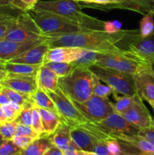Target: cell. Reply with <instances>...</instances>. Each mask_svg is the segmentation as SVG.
I'll return each mask as SVG.
<instances>
[{"mask_svg":"<svg viewBox=\"0 0 154 155\" xmlns=\"http://www.w3.org/2000/svg\"><path fill=\"white\" fill-rule=\"evenodd\" d=\"M87 51V49L75 47L59 46L49 48L45 55L43 64L51 61L71 63L80 58Z\"/></svg>","mask_w":154,"mask_h":155,"instance_id":"15","label":"cell"},{"mask_svg":"<svg viewBox=\"0 0 154 155\" xmlns=\"http://www.w3.org/2000/svg\"><path fill=\"white\" fill-rule=\"evenodd\" d=\"M22 149L17 146L12 140H5L0 146V155H13L21 153Z\"/></svg>","mask_w":154,"mask_h":155,"instance_id":"34","label":"cell"},{"mask_svg":"<svg viewBox=\"0 0 154 155\" xmlns=\"http://www.w3.org/2000/svg\"><path fill=\"white\" fill-rule=\"evenodd\" d=\"M43 155H64L63 151L56 147L54 145H52L45 153Z\"/></svg>","mask_w":154,"mask_h":155,"instance_id":"49","label":"cell"},{"mask_svg":"<svg viewBox=\"0 0 154 155\" xmlns=\"http://www.w3.org/2000/svg\"><path fill=\"white\" fill-rule=\"evenodd\" d=\"M45 39L27 42H15L6 39H0V59L5 61L11 60L27 50L39 45Z\"/></svg>","mask_w":154,"mask_h":155,"instance_id":"14","label":"cell"},{"mask_svg":"<svg viewBox=\"0 0 154 155\" xmlns=\"http://www.w3.org/2000/svg\"><path fill=\"white\" fill-rule=\"evenodd\" d=\"M153 13H154V8H153Z\"/></svg>","mask_w":154,"mask_h":155,"instance_id":"62","label":"cell"},{"mask_svg":"<svg viewBox=\"0 0 154 155\" xmlns=\"http://www.w3.org/2000/svg\"><path fill=\"white\" fill-rule=\"evenodd\" d=\"M13 1L14 0H0V6L12 5Z\"/></svg>","mask_w":154,"mask_h":155,"instance_id":"53","label":"cell"},{"mask_svg":"<svg viewBox=\"0 0 154 155\" xmlns=\"http://www.w3.org/2000/svg\"><path fill=\"white\" fill-rule=\"evenodd\" d=\"M107 146L109 151L113 155H119L122 151L120 143L115 139L109 140L107 142Z\"/></svg>","mask_w":154,"mask_h":155,"instance_id":"47","label":"cell"},{"mask_svg":"<svg viewBox=\"0 0 154 155\" xmlns=\"http://www.w3.org/2000/svg\"><path fill=\"white\" fill-rule=\"evenodd\" d=\"M33 140L34 139L33 138L20 134H15V136L12 139L14 143L22 150L27 148Z\"/></svg>","mask_w":154,"mask_h":155,"instance_id":"40","label":"cell"},{"mask_svg":"<svg viewBox=\"0 0 154 155\" xmlns=\"http://www.w3.org/2000/svg\"><path fill=\"white\" fill-rule=\"evenodd\" d=\"M113 139L119 142L131 145L140 151L147 154L154 155V145L144 138L135 135V136H128V135H120V136H113Z\"/></svg>","mask_w":154,"mask_h":155,"instance_id":"22","label":"cell"},{"mask_svg":"<svg viewBox=\"0 0 154 155\" xmlns=\"http://www.w3.org/2000/svg\"><path fill=\"white\" fill-rule=\"evenodd\" d=\"M127 50L143 63L149 65V62L154 59V31L146 37H139L131 42Z\"/></svg>","mask_w":154,"mask_h":155,"instance_id":"16","label":"cell"},{"mask_svg":"<svg viewBox=\"0 0 154 155\" xmlns=\"http://www.w3.org/2000/svg\"><path fill=\"white\" fill-rule=\"evenodd\" d=\"M113 89L108 85H104L101 81L95 76L94 80L93 95L101 98H108L110 95H113Z\"/></svg>","mask_w":154,"mask_h":155,"instance_id":"32","label":"cell"},{"mask_svg":"<svg viewBox=\"0 0 154 155\" xmlns=\"http://www.w3.org/2000/svg\"><path fill=\"white\" fill-rule=\"evenodd\" d=\"M33 101H30L26 103L20 112L14 122L17 124H22V125L31 127L32 124V112H33Z\"/></svg>","mask_w":154,"mask_h":155,"instance_id":"29","label":"cell"},{"mask_svg":"<svg viewBox=\"0 0 154 155\" xmlns=\"http://www.w3.org/2000/svg\"><path fill=\"white\" fill-rule=\"evenodd\" d=\"M49 45L45 42V40H44L39 45L27 50L17 57L8 61V62L42 65L45 54H46L47 51L49 49Z\"/></svg>","mask_w":154,"mask_h":155,"instance_id":"18","label":"cell"},{"mask_svg":"<svg viewBox=\"0 0 154 155\" xmlns=\"http://www.w3.org/2000/svg\"><path fill=\"white\" fill-rule=\"evenodd\" d=\"M36 80L38 89L45 92H56L59 88V77L45 65L40 67L36 76Z\"/></svg>","mask_w":154,"mask_h":155,"instance_id":"19","label":"cell"},{"mask_svg":"<svg viewBox=\"0 0 154 155\" xmlns=\"http://www.w3.org/2000/svg\"><path fill=\"white\" fill-rule=\"evenodd\" d=\"M128 122L139 129L152 126V118L137 93L133 95V102L126 110L121 114Z\"/></svg>","mask_w":154,"mask_h":155,"instance_id":"11","label":"cell"},{"mask_svg":"<svg viewBox=\"0 0 154 155\" xmlns=\"http://www.w3.org/2000/svg\"><path fill=\"white\" fill-rule=\"evenodd\" d=\"M51 138L53 145L63 151L72 141L69 126L62 120L56 131L51 135Z\"/></svg>","mask_w":154,"mask_h":155,"instance_id":"23","label":"cell"},{"mask_svg":"<svg viewBox=\"0 0 154 155\" xmlns=\"http://www.w3.org/2000/svg\"><path fill=\"white\" fill-rule=\"evenodd\" d=\"M72 102L85 117L92 123L101 122L115 112L113 103L108 98L93 95L85 102Z\"/></svg>","mask_w":154,"mask_h":155,"instance_id":"8","label":"cell"},{"mask_svg":"<svg viewBox=\"0 0 154 155\" xmlns=\"http://www.w3.org/2000/svg\"><path fill=\"white\" fill-rule=\"evenodd\" d=\"M8 73L5 71L4 67H0V81H2L3 80L6 78Z\"/></svg>","mask_w":154,"mask_h":155,"instance_id":"51","label":"cell"},{"mask_svg":"<svg viewBox=\"0 0 154 155\" xmlns=\"http://www.w3.org/2000/svg\"><path fill=\"white\" fill-rule=\"evenodd\" d=\"M154 13L149 12L143 15V17L140 21V37H146L154 31Z\"/></svg>","mask_w":154,"mask_h":155,"instance_id":"28","label":"cell"},{"mask_svg":"<svg viewBox=\"0 0 154 155\" xmlns=\"http://www.w3.org/2000/svg\"><path fill=\"white\" fill-rule=\"evenodd\" d=\"M2 39L27 42L45 39V37L28 12H24L17 18L14 25Z\"/></svg>","mask_w":154,"mask_h":155,"instance_id":"7","label":"cell"},{"mask_svg":"<svg viewBox=\"0 0 154 155\" xmlns=\"http://www.w3.org/2000/svg\"><path fill=\"white\" fill-rule=\"evenodd\" d=\"M2 81H0V91L2 90Z\"/></svg>","mask_w":154,"mask_h":155,"instance_id":"59","label":"cell"},{"mask_svg":"<svg viewBox=\"0 0 154 155\" xmlns=\"http://www.w3.org/2000/svg\"><path fill=\"white\" fill-rule=\"evenodd\" d=\"M18 17H8L0 19V39L4 37L10 29L14 25Z\"/></svg>","mask_w":154,"mask_h":155,"instance_id":"35","label":"cell"},{"mask_svg":"<svg viewBox=\"0 0 154 155\" xmlns=\"http://www.w3.org/2000/svg\"><path fill=\"white\" fill-rule=\"evenodd\" d=\"M11 102L8 97L2 92L0 91V104L1 105H5V104H8Z\"/></svg>","mask_w":154,"mask_h":155,"instance_id":"50","label":"cell"},{"mask_svg":"<svg viewBox=\"0 0 154 155\" xmlns=\"http://www.w3.org/2000/svg\"><path fill=\"white\" fill-rule=\"evenodd\" d=\"M39 0H14L12 5L22 12H27L33 10Z\"/></svg>","mask_w":154,"mask_h":155,"instance_id":"37","label":"cell"},{"mask_svg":"<svg viewBox=\"0 0 154 155\" xmlns=\"http://www.w3.org/2000/svg\"><path fill=\"white\" fill-rule=\"evenodd\" d=\"M5 62L6 61H5L4 60H2V59H0V67H2Z\"/></svg>","mask_w":154,"mask_h":155,"instance_id":"57","label":"cell"},{"mask_svg":"<svg viewBox=\"0 0 154 155\" xmlns=\"http://www.w3.org/2000/svg\"><path fill=\"white\" fill-rule=\"evenodd\" d=\"M27 12L41 30L44 37L90 30L82 27L78 23L57 14L34 9Z\"/></svg>","mask_w":154,"mask_h":155,"instance_id":"4","label":"cell"},{"mask_svg":"<svg viewBox=\"0 0 154 155\" xmlns=\"http://www.w3.org/2000/svg\"><path fill=\"white\" fill-rule=\"evenodd\" d=\"M6 122H7V120H6V118L5 117L4 113H3L2 109V105L0 104V125H2V124H5Z\"/></svg>","mask_w":154,"mask_h":155,"instance_id":"52","label":"cell"},{"mask_svg":"<svg viewBox=\"0 0 154 155\" xmlns=\"http://www.w3.org/2000/svg\"><path fill=\"white\" fill-rule=\"evenodd\" d=\"M149 104H150V105H151V107H152V108L154 109V102H150V103H149Z\"/></svg>","mask_w":154,"mask_h":155,"instance_id":"58","label":"cell"},{"mask_svg":"<svg viewBox=\"0 0 154 155\" xmlns=\"http://www.w3.org/2000/svg\"><path fill=\"white\" fill-rule=\"evenodd\" d=\"M4 141H5V139H3V137L1 136V134H0V146H1V145L3 143V142H4Z\"/></svg>","mask_w":154,"mask_h":155,"instance_id":"56","label":"cell"},{"mask_svg":"<svg viewBox=\"0 0 154 155\" xmlns=\"http://www.w3.org/2000/svg\"><path fill=\"white\" fill-rule=\"evenodd\" d=\"M89 69L95 75L113 89V93L133 96L137 93L134 75L111 68L93 65Z\"/></svg>","mask_w":154,"mask_h":155,"instance_id":"5","label":"cell"},{"mask_svg":"<svg viewBox=\"0 0 154 155\" xmlns=\"http://www.w3.org/2000/svg\"><path fill=\"white\" fill-rule=\"evenodd\" d=\"M2 111L4 113L7 122H14L17 119L20 112H21L19 110H15L14 108L11 107L9 104L2 105Z\"/></svg>","mask_w":154,"mask_h":155,"instance_id":"42","label":"cell"},{"mask_svg":"<svg viewBox=\"0 0 154 155\" xmlns=\"http://www.w3.org/2000/svg\"><path fill=\"white\" fill-rule=\"evenodd\" d=\"M80 148L75 145L73 141H71L69 142L67 148L63 151L64 155H80Z\"/></svg>","mask_w":154,"mask_h":155,"instance_id":"48","label":"cell"},{"mask_svg":"<svg viewBox=\"0 0 154 155\" xmlns=\"http://www.w3.org/2000/svg\"><path fill=\"white\" fill-rule=\"evenodd\" d=\"M113 95L116 101V103H113L115 112L120 114L126 110L133 102V96H128V95L120 96L119 94L116 93H113Z\"/></svg>","mask_w":154,"mask_h":155,"instance_id":"30","label":"cell"},{"mask_svg":"<svg viewBox=\"0 0 154 155\" xmlns=\"http://www.w3.org/2000/svg\"><path fill=\"white\" fill-rule=\"evenodd\" d=\"M122 23L119 21H108L104 22V30L107 33H113L119 32L122 28Z\"/></svg>","mask_w":154,"mask_h":155,"instance_id":"44","label":"cell"},{"mask_svg":"<svg viewBox=\"0 0 154 155\" xmlns=\"http://www.w3.org/2000/svg\"><path fill=\"white\" fill-rule=\"evenodd\" d=\"M102 54L103 52L88 50L80 58L71 62V64L75 68H90L91 66L96 64Z\"/></svg>","mask_w":154,"mask_h":155,"instance_id":"26","label":"cell"},{"mask_svg":"<svg viewBox=\"0 0 154 155\" xmlns=\"http://www.w3.org/2000/svg\"><path fill=\"white\" fill-rule=\"evenodd\" d=\"M79 3L81 7L90 8L101 11L113 10V9H124L140 14V10L134 3L130 0H75Z\"/></svg>","mask_w":154,"mask_h":155,"instance_id":"13","label":"cell"},{"mask_svg":"<svg viewBox=\"0 0 154 155\" xmlns=\"http://www.w3.org/2000/svg\"><path fill=\"white\" fill-rule=\"evenodd\" d=\"M46 93L54 101L62 120L69 127L88 121L75 107L72 100L68 98L60 88L56 92H48Z\"/></svg>","mask_w":154,"mask_h":155,"instance_id":"9","label":"cell"},{"mask_svg":"<svg viewBox=\"0 0 154 155\" xmlns=\"http://www.w3.org/2000/svg\"><path fill=\"white\" fill-rule=\"evenodd\" d=\"M10 99L11 101L12 102H15L17 104H20L23 107L26 103L29 102V101H32L31 100V96L27 95H24V94L20 93V92H17V91L13 90L11 89H9V88L5 87L3 86L2 90Z\"/></svg>","mask_w":154,"mask_h":155,"instance_id":"31","label":"cell"},{"mask_svg":"<svg viewBox=\"0 0 154 155\" xmlns=\"http://www.w3.org/2000/svg\"><path fill=\"white\" fill-rule=\"evenodd\" d=\"M107 142H98L94 146L92 152L98 155H113L109 151L107 146Z\"/></svg>","mask_w":154,"mask_h":155,"instance_id":"46","label":"cell"},{"mask_svg":"<svg viewBox=\"0 0 154 155\" xmlns=\"http://www.w3.org/2000/svg\"><path fill=\"white\" fill-rule=\"evenodd\" d=\"M13 155H23L21 153H18V154H13Z\"/></svg>","mask_w":154,"mask_h":155,"instance_id":"61","label":"cell"},{"mask_svg":"<svg viewBox=\"0 0 154 155\" xmlns=\"http://www.w3.org/2000/svg\"><path fill=\"white\" fill-rule=\"evenodd\" d=\"M95 78L89 68H75L70 74L59 78L58 86L72 101L85 102L93 95Z\"/></svg>","mask_w":154,"mask_h":155,"instance_id":"3","label":"cell"},{"mask_svg":"<svg viewBox=\"0 0 154 155\" xmlns=\"http://www.w3.org/2000/svg\"><path fill=\"white\" fill-rule=\"evenodd\" d=\"M33 107L37 110L40 115L45 134L52 135L61 123V117L58 114L51 110L36 107V106H33Z\"/></svg>","mask_w":154,"mask_h":155,"instance_id":"21","label":"cell"},{"mask_svg":"<svg viewBox=\"0 0 154 155\" xmlns=\"http://www.w3.org/2000/svg\"><path fill=\"white\" fill-rule=\"evenodd\" d=\"M135 75L149 65L143 63L134 54L127 49L119 52L103 53L96 64Z\"/></svg>","mask_w":154,"mask_h":155,"instance_id":"6","label":"cell"},{"mask_svg":"<svg viewBox=\"0 0 154 155\" xmlns=\"http://www.w3.org/2000/svg\"><path fill=\"white\" fill-rule=\"evenodd\" d=\"M119 143L121 145L122 151L119 155H151L147 154V153L143 152V151H140V150L137 149V148L131 146V145H127V144L122 143L120 142H119Z\"/></svg>","mask_w":154,"mask_h":155,"instance_id":"41","label":"cell"},{"mask_svg":"<svg viewBox=\"0 0 154 155\" xmlns=\"http://www.w3.org/2000/svg\"><path fill=\"white\" fill-rule=\"evenodd\" d=\"M152 126L154 127V117H152Z\"/></svg>","mask_w":154,"mask_h":155,"instance_id":"60","label":"cell"},{"mask_svg":"<svg viewBox=\"0 0 154 155\" xmlns=\"http://www.w3.org/2000/svg\"><path fill=\"white\" fill-rule=\"evenodd\" d=\"M80 155H98L95 153L91 152V151H80Z\"/></svg>","mask_w":154,"mask_h":155,"instance_id":"54","label":"cell"},{"mask_svg":"<svg viewBox=\"0 0 154 155\" xmlns=\"http://www.w3.org/2000/svg\"><path fill=\"white\" fill-rule=\"evenodd\" d=\"M43 65L51 70L54 74H57L59 78L68 76L75 68V67L73 64H72L71 63H67V62L51 61Z\"/></svg>","mask_w":154,"mask_h":155,"instance_id":"27","label":"cell"},{"mask_svg":"<svg viewBox=\"0 0 154 155\" xmlns=\"http://www.w3.org/2000/svg\"><path fill=\"white\" fill-rule=\"evenodd\" d=\"M16 134L24 135V136H29V137H31L34 139H37V138H39V136H40V135H39L37 133H36L31 127L22 125V124H18V125H17Z\"/></svg>","mask_w":154,"mask_h":155,"instance_id":"43","label":"cell"},{"mask_svg":"<svg viewBox=\"0 0 154 155\" xmlns=\"http://www.w3.org/2000/svg\"><path fill=\"white\" fill-rule=\"evenodd\" d=\"M149 68L150 71L154 74V59H152V61L149 62Z\"/></svg>","mask_w":154,"mask_h":155,"instance_id":"55","label":"cell"},{"mask_svg":"<svg viewBox=\"0 0 154 155\" xmlns=\"http://www.w3.org/2000/svg\"><path fill=\"white\" fill-rule=\"evenodd\" d=\"M53 145L51 135L42 134L21 151L23 155H43Z\"/></svg>","mask_w":154,"mask_h":155,"instance_id":"20","label":"cell"},{"mask_svg":"<svg viewBox=\"0 0 154 155\" xmlns=\"http://www.w3.org/2000/svg\"><path fill=\"white\" fill-rule=\"evenodd\" d=\"M2 85L5 87L30 96L33 95L38 89L36 77L10 73H8L6 78L2 81Z\"/></svg>","mask_w":154,"mask_h":155,"instance_id":"12","label":"cell"},{"mask_svg":"<svg viewBox=\"0 0 154 155\" xmlns=\"http://www.w3.org/2000/svg\"><path fill=\"white\" fill-rule=\"evenodd\" d=\"M140 8V14L145 15L149 12H153L154 0H130Z\"/></svg>","mask_w":154,"mask_h":155,"instance_id":"38","label":"cell"},{"mask_svg":"<svg viewBox=\"0 0 154 155\" xmlns=\"http://www.w3.org/2000/svg\"><path fill=\"white\" fill-rule=\"evenodd\" d=\"M140 37L139 29L121 30L110 33L105 30H90L79 33L56 36H45L50 48L59 46L75 47L103 53L119 52L127 49L128 45Z\"/></svg>","mask_w":154,"mask_h":155,"instance_id":"1","label":"cell"},{"mask_svg":"<svg viewBox=\"0 0 154 155\" xmlns=\"http://www.w3.org/2000/svg\"><path fill=\"white\" fill-rule=\"evenodd\" d=\"M31 127L36 133H37L40 136L42 134H45L40 115H39V112L37 111V110L34 107H33V112H32Z\"/></svg>","mask_w":154,"mask_h":155,"instance_id":"36","label":"cell"},{"mask_svg":"<svg viewBox=\"0 0 154 155\" xmlns=\"http://www.w3.org/2000/svg\"><path fill=\"white\" fill-rule=\"evenodd\" d=\"M31 100L33 101V106L51 110V111L54 112V113L59 115V113L57 111V109L56 107V105L54 104V101L51 100L49 95L42 89H38L36 91V92L33 95H31Z\"/></svg>","mask_w":154,"mask_h":155,"instance_id":"25","label":"cell"},{"mask_svg":"<svg viewBox=\"0 0 154 155\" xmlns=\"http://www.w3.org/2000/svg\"><path fill=\"white\" fill-rule=\"evenodd\" d=\"M42 65H34V64H27L21 63H11L6 61L4 64L5 71L7 73L19 75L26 76H33L36 77L38 71Z\"/></svg>","mask_w":154,"mask_h":155,"instance_id":"24","label":"cell"},{"mask_svg":"<svg viewBox=\"0 0 154 155\" xmlns=\"http://www.w3.org/2000/svg\"><path fill=\"white\" fill-rule=\"evenodd\" d=\"M22 12H24L12 5L0 6V19L8 17H18Z\"/></svg>","mask_w":154,"mask_h":155,"instance_id":"39","label":"cell"},{"mask_svg":"<svg viewBox=\"0 0 154 155\" xmlns=\"http://www.w3.org/2000/svg\"><path fill=\"white\" fill-rule=\"evenodd\" d=\"M138 136L144 138L147 141H149L151 144L154 145V127L151 126L146 128H142L139 130Z\"/></svg>","mask_w":154,"mask_h":155,"instance_id":"45","label":"cell"},{"mask_svg":"<svg viewBox=\"0 0 154 155\" xmlns=\"http://www.w3.org/2000/svg\"><path fill=\"white\" fill-rule=\"evenodd\" d=\"M137 93L148 103L154 102V74L149 66L134 75Z\"/></svg>","mask_w":154,"mask_h":155,"instance_id":"17","label":"cell"},{"mask_svg":"<svg viewBox=\"0 0 154 155\" xmlns=\"http://www.w3.org/2000/svg\"><path fill=\"white\" fill-rule=\"evenodd\" d=\"M95 124L111 137L120 135L135 136L138 135L140 130L128 122L120 114L116 112L112 113L101 122Z\"/></svg>","mask_w":154,"mask_h":155,"instance_id":"10","label":"cell"},{"mask_svg":"<svg viewBox=\"0 0 154 155\" xmlns=\"http://www.w3.org/2000/svg\"><path fill=\"white\" fill-rule=\"evenodd\" d=\"M33 9L51 12L65 17L88 30H104L105 21L83 12L79 3L75 0H39Z\"/></svg>","mask_w":154,"mask_h":155,"instance_id":"2","label":"cell"},{"mask_svg":"<svg viewBox=\"0 0 154 155\" xmlns=\"http://www.w3.org/2000/svg\"><path fill=\"white\" fill-rule=\"evenodd\" d=\"M17 125L14 122H6L0 125V134L5 140H12L17 133Z\"/></svg>","mask_w":154,"mask_h":155,"instance_id":"33","label":"cell"}]
</instances>
